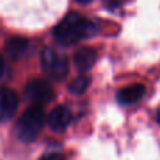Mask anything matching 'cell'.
Listing matches in <instances>:
<instances>
[{
    "mask_svg": "<svg viewBox=\"0 0 160 160\" xmlns=\"http://www.w3.org/2000/svg\"><path fill=\"white\" fill-rule=\"evenodd\" d=\"M158 122H159V124H160V111H159V112H158Z\"/></svg>",
    "mask_w": 160,
    "mask_h": 160,
    "instance_id": "obj_13",
    "label": "cell"
},
{
    "mask_svg": "<svg viewBox=\"0 0 160 160\" xmlns=\"http://www.w3.org/2000/svg\"><path fill=\"white\" fill-rule=\"evenodd\" d=\"M30 42L25 38H21V37H14V38H10L7 42H6V52L10 58L13 59H18L20 56H22L27 51Z\"/></svg>",
    "mask_w": 160,
    "mask_h": 160,
    "instance_id": "obj_9",
    "label": "cell"
},
{
    "mask_svg": "<svg viewBox=\"0 0 160 160\" xmlns=\"http://www.w3.org/2000/svg\"><path fill=\"white\" fill-rule=\"evenodd\" d=\"M97 53L93 48H82L75 53V65L80 72H87L94 66Z\"/></svg>",
    "mask_w": 160,
    "mask_h": 160,
    "instance_id": "obj_7",
    "label": "cell"
},
{
    "mask_svg": "<svg viewBox=\"0 0 160 160\" xmlns=\"http://www.w3.org/2000/svg\"><path fill=\"white\" fill-rule=\"evenodd\" d=\"M6 76V62L3 56H0V80H3Z\"/></svg>",
    "mask_w": 160,
    "mask_h": 160,
    "instance_id": "obj_11",
    "label": "cell"
},
{
    "mask_svg": "<svg viewBox=\"0 0 160 160\" xmlns=\"http://www.w3.org/2000/svg\"><path fill=\"white\" fill-rule=\"evenodd\" d=\"M45 124L44 111L39 105L27 108L16 124V133L22 142H32L39 135Z\"/></svg>",
    "mask_w": 160,
    "mask_h": 160,
    "instance_id": "obj_2",
    "label": "cell"
},
{
    "mask_svg": "<svg viewBox=\"0 0 160 160\" xmlns=\"http://www.w3.org/2000/svg\"><path fill=\"white\" fill-rule=\"evenodd\" d=\"M18 97L11 88H0V122L8 121L16 114Z\"/></svg>",
    "mask_w": 160,
    "mask_h": 160,
    "instance_id": "obj_6",
    "label": "cell"
},
{
    "mask_svg": "<svg viewBox=\"0 0 160 160\" xmlns=\"http://www.w3.org/2000/svg\"><path fill=\"white\" fill-rule=\"evenodd\" d=\"M72 121V112L65 105H58L49 112L47 124L53 132H63Z\"/></svg>",
    "mask_w": 160,
    "mask_h": 160,
    "instance_id": "obj_5",
    "label": "cell"
},
{
    "mask_svg": "<svg viewBox=\"0 0 160 160\" xmlns=\"http://www.w3.org/2000/svg\"><path fill=\"white\" fill-rule=\"evenodd\" d=\"M143 94H145V87L142 84L127 86V87L121 88L118 91V101L125 105L135 104L143 97Z\"/></svg>",
    "mask_w": 160,
    "mask_h": 160,
    "instance_id": "obj_8",
    "label": "cell"
},
{
    "mask_svg": "<svg viewBox=\"0 0 160 160\" xmlns=\"http://www.w3.org/2000/svg\"><path fill=\"white\" fill-rule=\"evenodd\" d=\"M88 86H90V79H88V76L82 75L70 83L69 90H70V93L75 94V96H82V94L86 93V90L88 88Z\"/></svg>",
    "mask_w": 160,
    "mask_h": 160,
    "instance_id": "obj_10",
    "label": "cell"
},
{
    "mask_svg": "<svg viewBox=\"0 0 160 160\" xmlns=\"http://www.w3.org/2000/svg\"><path fill=\"white\" fill-rule=\"evenodd\" d=\"M91 32V24L86 17L78 13L68 14L53 30V37L62 45H73L87 38Z\"/></svg>",
    "mask_w": 160,
    "mask_h": 160,
    "instance_id": "obj_1",
    "label": "cell"
},
{
    "mask_svg": "<svg viewBox=\"0 0 160 160\" xmlns=\"http://www.w3.org/2000/svg\"><path fill=\"white\" fill-rule=\"evenodd\" d=\"M78 3H80V4H88V3L91 2V0H76Z\"/></svg>",
    "mask_w": 160,
    "mask_h": 160,
    "instance_id": "obj_12",
    "label": "cell"
},
{
    "mask_svg": "<svg viewBox=\"0 0 160 160\" xmlns=\"http://www.w3.org/2000/svg\"><path fill=\"white\" fill-rule=\"evenodd\" d=\"M25 97L34 105H42L53 98V88L49 82L42 79L31 80L25 87Z\"/></svg>",
    "mask_w": 160,
    "mask_h": 160,
    "instance_id": "obj_4",
    "label": "cell"
},
{
    "mask_svg": "<svg viewBox=\"0 0 160 160\" xmlns=\"http://www.w3.org/2000/svg\"><path fill=\"white\" fill-rule=\"evenodd\" d=\"M41 65L45 75L51 79L62 80L69 73V59L65 53L52 48H45L41 53Z\"/></svg>",
    "mask_w": 160,
    "mask_h": 160,
    "instance_id": "obj_3",
    "label": "cell"
}]
</instances>
